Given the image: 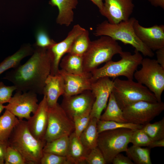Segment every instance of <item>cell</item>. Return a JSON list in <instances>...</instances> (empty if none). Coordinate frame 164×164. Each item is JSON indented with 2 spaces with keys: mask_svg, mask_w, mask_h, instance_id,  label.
Listing matches in <instances>:
<instances>
[{
  "mask_svg": "<svg viewBox=\"0 0 164 164\" xmlns=\"http://www.w3.org/2000/svg\"><path fill=\"white\" fill-rule=\"evenodd\" d=\"M51 61L48 49L36 46L31 57L6 73L4 77L13 84L16 91L43 94L46 80L50 74Z\"/></svg>",
  "mask_w": 164,
  "mask_h": 164,
  "instance_id": "cell-1",
  "label": "cell"
},
{
  "mask_svg": "<svg viewBox=\"0 0 164 164\" xmlns=\"http://www.w3.org/2000/svg\"><path fill=\"white\" fill-rule=\"evenodd\" d=\"M135 19L134 17H130L116 24L105 20L97 25L93 34L96 36H109L117 41L131 45L135 50L145 56L152 57L154 55L153 51L142 42L135 33L133 24Z\"/></svg>",
  "mask_w": 164,
  "mask_h": 164,
  "instance_id": "cell-2",
  "label": "cell"
},
{
  "mask_svg": "<svg viewBox=\"0 0 164 164\" xmlns=\"http://www.w3.org/2000/svg\"><path fill=\"white\" fill-rule=\"evenodd\" d=\"M9 145L18 151L27 164H40L46 142L36 138L28 127L27 121L20 120L8 140Z\"/></svg>",
  "mask_w": 164,
  "mask_h": 164,
  "instance_id": "cell-3",
  "label": "cell"
},
{
  "mask_svg": "<svg viewBox=\"0 0 164 164\" xmlns=\"http://www.w3.org/2000/svg\"><path fill=\"white\" fill-rule=\"evenodd\" d=\"M119 55L121 59L118 61H109L102 67L91 72L92 82L105 77L114 78L123 76L128 79L133 80L134 73L143 58L142 56L135 50L133 54L129 52L123 51Z\"/></svg>",
  "mask_w": 164,
  "mask_h": 164,
  "instance_id": "cell-4",
  "label": "cell"
},
{
  "mask_svg": "<svg viewBox=\"0 0 164 164\" xmlns=\"http://www.w3.org/2000/svg\"><path fill=\"white\" fill-rule=\"evenodd\" d=\"M123 51L117 41L105 36L91 41L89 46L83 55L84 71L91 73L100 64L112 60L113 56Z\"/></svg>",
  "mask_w": 164,
  "mask_h": 164,
  "instance_id": "cell-5",
  "label": "cell"
},
{
  "mask_svg": "<svg viewBox=\"0 0 164 164\" xmlns=\"http://www.w3.org/2000/svg\"><path fill=\"white\" fill-rule=\"evenodd\" d=\"M113 82L112 92L122 110L140 101H158L154 94L147 87L133 80H122L117 77Z\"/></svg>",
  "mask_w": 164,
  "mask_h": 164,
  "instance_id": "cell-6",
  "label": "cell"
},
{
  "mask_svg": "<svg viewBox=\"0 0 164 164\" xmlns=\"http://www.w3.org/2000/svg\"><path fill=\"white\" fill-rule=\"evenodd\" d=\"M133 130L121 128L99 133L97 147L102 152L107 163H111L118 153L126 151Z\"/></svg>",
  "mask_w": 164,
  "mask_h": 164,
  "instance_id": "cell-7",
  "label": "cell"
},
{
  "mask_svg": "<svg viewBox=\"0 0 164 164\" xmlns=\"http://www.w3.org/2000/svg\"><path fill=\"white\" fill-rule=\"evenodd\" d=\"M142 68L134 73V78L154 94L158 102L161 101L164 90V68L156 60L143 58Z\"/></svg>",
  "mask_w": 164,
  "mask_h": 164,
  "instance_id": "cell-8",
  "label": "cell"
},
{
  "mask_svg": "<svg viewBox=\"0 0 164 164\" xmlns=\"http://www.w3.org/2000/svg\"><path fill=\"white\" fill-rule=\"evenodd\" d=\"M74 130L73 120L58 103L48 109V122L43 138L46 142L69 135Z\"/></svg>",
  "mask_w": 164,
  "mask_h": 164,
  "instance_id": "cell-9",
  "label": "cell"
},
{
  "mask_svg": "<svg viewBox=\"0 0 164 164\" xmlns=\"http://www.w3.org/2000/svg\"><path fill=\"white\" fill-rule=\"evenodd\" d=\"M164 110V103L140 101L122 110L123 115L127 122L144 125L158 116Z\"/></svg>",
  "mask_w": 164,
  "mask_h": 164,
  "instance_id": "cell-10",
  "label": "cell"
},
{
  "mask_svg": "<svg viewBox=\"0 0 164 164\" xmlns=\"http://www.w3.org/2000/svg\"><path fill=\"white\" fill-rule=\"evenodd\" d=\"M37 94L29 91H17L12 97L8 104L5 106L7 110L19 119L25 118L28 120L36 111L39 106Z\"/></svg>",
  "mask_w": 164,
  "mask_h": 164,
  "instance_id": "cell-11",
  "label": "cell"
},
{
  "mask_svg": "<svg viewBox=\"0 0 164 164\" xmlns=\"http://www.w3.org/2000/svg\"><path fill=\"white\" fill-rule=\"evenodd\" d=\"M113 86V80L107 77L100 78L92 83L91 90L95 100L90 113L91 118L100 119L102 111L107 106Z\"/></svg>",
  "mask_w": 164,
  "mask_h": 164,
  "instance_id": "cell-12",
  "label": "cell"
},
{
  "mask_svg": "<svg viewBox=\"0 0 164 164\" xmlns=\"http://www.w3.org/2000/svg\"><path fill=\"white\" fill-rule=\"evenodd\" d=\"M95 97L91 90L76 95L63 96L60 105L72 120L76 116L91 112Z\"/></svg>",
  "mask_w": 164,
  "mask_h": 164,
  "instance_id": "cell-13",
  "label": "cell"
},
{
  "mask_svg": "<svg viewBox=\"0 0 164 164\" xmlns=\"http://www.w3.org/2000/svg\"><path fill=\"white\" fill-rule=\"evenodd\" d=\"M102 15L112 24L128 19L133 13L134 5L133 0H104Z\"/></svg>",
  "mask_w": 164,
  "mask_h": 164,
  "instance_id": "cell-14",
  "label": "cell"
},
{
  "mask_svg": "<svg viewBox=\"0 0 164 164\" xmlns=\"http://www.w3.org/2000/svg\"><path fill=\"white\" fill-rule=\"evenodd\" d=\"M85 29L79 24L74 25L63 40L56 42L48 49L51 61L50 74L55 75L58 73L59 64L62 58L68 53L75 38Z\"/></svg>",
  "mask_w": 164,
  "mask_h": 164,
  "instance_id": "cell-15",
  "label": "cell"
},
{
  "mask_svg": "<svg viewBox=\"0 0 164 164\" xmlns=\"http://www.w3.org/2000/svg\"><path fill=\"white\" fill-rule=\"evenodd\" d=\"M133 28L141 41L152 51L164 47V25H155L150 27L141 25L136 19Z\"/></svg>",
  "mask_w": 164,
  "mask_h": 164,
  "instance_id": "cell-16",
  "label": "cell"
},
{
  "mask_svg": "<svg viewBox=\"0 0 164 164\" xmlns=\"http://www.w3.org/2000/svg\"><path fill=\"white\" fill-rule=\"evenodd\" d=\"M58 73L62 77L64 82V93L63 96L76 95L91 90L92 83L91 73L83 75H77L59 69Z\"/></svg>",
  "mask_w": 164,
  "mask_h": 164,
  "instance_id": "cell-17",
  "label": "cell"
},
{
  "mask_svg": "<svg viewBox=\"0 0 164 164\" xmlns=\"http://www.w3.org/2000/svg\"><path fill=\"white\" fill-rule=\"evenodd\" d=\"M48 106L45 95L39 104L38 107L27 121L28 127L32 134L37 139L43 140L48 122Z\"/></svg>",
  "mask_w": 164,
  "mask_h": 164,
  "instance_id": "cell-18",
  "label": "cell"
},
{
  "mask_svg": "<svg viewBox=\"0 0 164 164\" xmlns=\"http://www.w3.org/2000/svg\"><path fill=\"white\" fill-rule=\"evenodd\" d=\"M64 93V82L62 76L59 73L50 74L46 80L43 94L46 97L48 107L56 105L59 97Z\"/></svg>",
  "mask_w": 164,
  "mask_h": 164,
  "instance_id": "cell-19",
  "label": "cell"
},
{
  "mask_svg": "<svg viewBox=\"0 0 164 164\" xmlns=\"http://www.w3.org/2000/svg\"><path fill=\"white\" fill-rule=\"evenodd\" d=\"M49 4L57 7L59 12L56 19V23L60 25L68 26L73 21V10L76 8L78 0H50Z\"/></svg>",
  "mask_w": 164,
  "mask_h": 164,
  "instance_id": "cell-20",
  "label": "cell"
},
{
  "mask_svg": "<svg viewBox=\"0 0 164 164\" xmlns=\"http://www.w3.org/2000/svg\"><path fill=\"white\" fill-rule=\"evenodd\" d=\"M89 151L84 147L74 132L69 135L66 156L71 164L85 163V159Z\"/></svg>",
  "mask_w": 164,
  "mask_h": 164,
  "instance_id": "cell-21",
  "label": "cell"
},
{
  "mask_svg": "<svg viewBox=\"0 0 164 164\" xmlns=\"http://www.w3.org/2000/svg\"><path fill=\"white\" fill-rule=\"evenodd\" d=\"M34 50V49L30 44L22 46L14 53L7 57L0 63V75L9 69L19 66L22 60L31 55Z\"/></svg>",
  "mask_w": 164,
  "mask_h": 164,
  "instance_id": "cell-22",
  "label": "cell"
},
{
  "mask_svg": "<svg viewBox=\"0 0 164 164\" xmlns=\"http://www.w3.org/2000/svg\"><path fill=\"white\" fill-rule=\"evenodd\" d=\"M61 69L69 73L83 75L88 73L84 70L83 56L67 53L63 56L59 64Z\"/></svg>",
  "mask_w": 164,
  "mask_h": 164,
  "instance_id": "cell-23",
  "label": "cell"
},
{
  "mask_svg": "<svg viewBox=\"0 0 164 164\" xmlns=\"http://www.w3.org/2000/svg\"><path fill=\"white\" fill-rule=\"evenodd\" d=\"M98 120L96 118H91L88 125L79 138L84 146L88 150L97 146L99 134L97 128Z\"/></svg>",
  "mask_w": 164,
  "mask_h": 164,
  "instance_id": "cell-24",
  "label": "cell"
},
{
  "mask_svg": "<svg viewBox=\"0 0 164 164\" xmlns=\"http://www.w3.org/2000/svg\"><path fill=\"white\" fill-rule=\"evenodd\" d=\"M99 119L122 123L127 122L123 116L122 110L118 105L112 92L110 95L106 110L104 113L101 114Z\"/></svg>",
  "mask_w": 164,
  "mask_h": 164,
  "instance_id": "cell-25",
  "label": "cell"
},
{
  "mask_svg": "<svg viewBox=\"0 0 164 164\" xmlns=\"http://www.w3.org/2000/svg\"><path fill=\"white\" fill-rule=\"evenodd\" d=\"M19 121L15 115L5 110L0 117V140L8 141L13 129Z\"/></svg>",
  "mask_w": 164,
  "mask_h": 164,
  "instance_id": "cell-26",
  "label": "cell"
},
{
  "mask_svg": "<svg viewBox=\"0 0 164 164\" xmlns=\"http://www.w3.org/2000/svg\"><path fill=\"white\" fill-rule=\"evenodd\" d=\"M150 148L133 145L127 148L126 154L132 161L137 164H152Z\"/></svg>",
  "mask_w": 164,
  "mask_h": 164,
  "instance_id": "cell-27",
  "label": "cell"
},
{
  "mask_svg": "<svg viewBox=\"0 0 164 164\" xmlns=\"http://www.w3.org/2000/svg\"><path fill=\"white\" fill-rule=\"evenodd\" d=\"M69 145V136L61 137L51 141L46 142L43 152L53 153L66 156Z\"/></svg>",
  "mask_w": 164,
  "mask_h": 164,
  "instance_id": "cell-28",
  "label": "cell"
},
{
  "mask_svg": "<svg viewBox=\"0 0 164 164\" xmlns=\"http://www.w3.org/2000/svg\"><path fill=\"white\" fill-rule=\"evenodd\" d=\"M91 41L89 32L85 29L75 38L67 53L83 56L88 50Z\"/></svg>",
  "mask_w": 164,
  "mask_h": 164,
  "instance_id": "cell-29",
  "label": "cell"
},
{
  "mask_svg": "<svg viewBox=\"0 0 164 164\" xmlns=\"http://www.w3.org/2000/svg\"><path fill=\"white\" fill-rule=\"evenodd\" d=\"M143 125L130 122L122 123L114 121L98 120L97 122V128L98 133L104 131L118 128H125L135 130L141 129Z\"/></svg>",
  "mask_w": 164,
  "mask_h": 164,
  "instance_id": "cell-30",
  "label": "cell"
},
{
  "mask_svg": "<svg viewBox=\"0 0 164 164\" xmlns=\"http://www.w3.org/2000/svg\"><path fill=\"white\" fill-rule=\"evenodd\" d=\"M152 141L164 138V118L154 123H149L142 128Z\"/></svg>",
  "mask_w": 164,
  "mask_h": 164,
  "instance_id": "cell-31",
  "label": "cell"
},
{
  "mask_svg": "<svg viewBox=\"0 0 164 164\" xmlns=\"http://www.w3.org/2000/svg\"><path fill=\"white\" fill-rule=\"evenodd\" d=\"M152 141L141 128L133 130L130 139L133 145L149 147Z\"/></svg>",
  "mask_w": 164,
  "mask_h": 164,
  "instance_id": "cell-32",
  "label": "cell"
},
{
  "mask_svg": "<svg viewBox=\"0 0 164 164\" xmlns=\"http://www.w3.org/2000/svg\"><path fill=\"white\" fill-rule=\"evenodd\" d=\"M5 164H27L21 154L15 149L9 145L4 158Z\"/></svg>",
  "mask_w": 164,
  "mask_h": 164,
  "instance_id": "cell-33",
  "label": "cell"
},
{
  "mask_svg": "<svg viewBox=\"0 0 164 164\" xmlns=\"http://www.w3.org/2000/svg\"><path fill=\"white\" fill-rule=\"evenodd\" d=\"M90 113L88 112L74 117L72 120L74 126V132L79 138L81 133L88 125L90 119Z\"/></svg>",
  "mask_w": 164,
  "mask_h": 164,
  "instance_id": "cell-34",
  "label": "cell"
},
{
  "mask_svg": "<svg viewBox=\"0 0 164 164\" xmlns=\"http://www.w3.org/2000/svg\"><path fill=\"white\" fill-rule=\"evenodd\" d=\"M36 47L48 49L56 42L51 39L47 32L44 29H40L36 33Z\"/></svg>",
  "mask_w": 164,
  "mask_h": 164,
  "instance_id": "cell-35",
  "label": "cell"
},
{
  "mask_svg": "<svg viewBox=\"0 0 164 164\" xmlns=\"http://www.w3.org/2000/svg\"><path fill=\"white\" fill-rule=\"evenodd\" d=\"M40 164H71L67 156L43 152Z\"/></svg>",
  "mask_w": 164,
  "mask_h": 164,
  "instance_id": "cell-36",
  "label": "cell"
},
{
  "mask_svg": "<svg viewBox=\"0 0 164 164\" xmlns=\"http://www.w3.org/2000/svg\"><path fill=\"white\" fill-rule=\"evenodd\" d=\"M85 162L88 164L107 163L102 152L97 146L90 150L86 157Z\"/></svg>",
  "mask_w": 164,
  "mask_h": 164,
  "instance_id": "cell-37",
  "label": "cell"
},
{
  "mask_svg": "<svg viewBox=\"0 0 164 164\" xmlns=\"http://www.w3.org/2000/svg\"><path fill=\"white\" fill-rule=\"evenodd\" d=\"M16 90L14 85L7 86L0 81V103H8L12 97L13 92Z\"/></svg>",
  "mask_w": 164,
  "mask_h": 164,
  "instance_id": "cell-38",
  "label": "cell"
},
{
  "mask_svg": "<svg viewBox=\"0 0 164 164\" xmlns=\"http://www.w3.org/2000/svg\"><path fill=\"white\" fill-rule=\"evenodd\" d=\"M113 164H133L134 162L128 156L124 155L121 153L117 155L113 159Z\"/></svg>",
  "mask_w": 164,
  "mask_h": 164,
  "instance_id": "cell-39",
  "label": "cell"
},
{
  "mask_svg": "<svg viewBox=\"0 0 164 164\" xmlns=\"http://www.w3.org/2000/svg\"><path fill=\"white\" fill-rule=\"evenodd\" d=\"M9 145L8 141L0 140V160L4 162V158L7 148Z\"/></svg>",
  "mask_w": 164,
  "mask_h": 164,
  "instance_id": "cell-40",
  "label": "cell"
},
{
  "mask_svg": "<svg viewBox=\"0 0 164 164\" xmlns=\"http://www.w3.org/2000/svg\"><path fill=\"white\" fill-rule=\"evenodd\" d=\"M156 53L157 62L164 68V47L156 50Z\"/></svg>",
  "mask_w": 164,
  "mask_h": 164,
  "instance_id": "cell-41",
  "label": "cell"
},
{
  "mask_svg": "<svg viewBox=\"0 0 164 164\" xmlns=\"http://www.w3.org/2000/svg\"><path fill=\"white\" fill-rule=\"evenodd\" d=\"M164 146V138L152 141L148 147L151 149L156 147H163Z\"/></svg>",
  "mask_w": 164,
  "mask_h": 164,
  "instance_id": "cell-42",
  "label": "cell"
},
{
  "mask_svg": "<svg viewBox=\"0 0 164 164\" xmlns=\"http://www.w3.org/2000/svg\"><path fill=\"white\" fill-rule=\"evenodd\" d=\"M153 6L164 9V0H147Z\"/></svg>",
  "mask_w": 164,
  "mask_h": 164,
  "instance_id": "cell-43",
  "label": "cell"
},
{
  "mask_svg": "<svg viewBox=\"0 0 164 164\" xmlns=\"http://www.w3.org/2000/svg\"><path fill=\"white\" fill-rule=\"evenodd\" d=\"M94 5H95L98 8L99 11L100 12L102 10L104 2L103 0H90Z\"/></svg>",
  "mask_w": 164,
  "mask_h": 164,
  "instance_id": "cell-44",
  "label": "cell"
},
{
  "mask_svg": "<svg viewBox=\"0 0 164 164\" xmlns=\"http://www.w3.org/2000/svg\"><path fill=\"white\" fill-rule=\"evenodd\" d=\"M5 108V106L3 104L0 103V114L2 111Z\"/></svg>",
  "mask_w": 164,
  "mask_h": 164,
  "instance_id": "cell-45",
  "label": "cell"
}]
</instances>
